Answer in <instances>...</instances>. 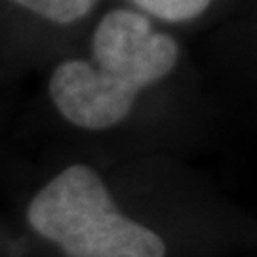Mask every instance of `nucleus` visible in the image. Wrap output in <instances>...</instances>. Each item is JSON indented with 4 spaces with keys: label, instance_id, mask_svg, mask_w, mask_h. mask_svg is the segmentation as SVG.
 Listing matches in <instances>:
<instances>
[{
    "label": "nucleus",
    "instance_id": "f257e3e1",
    "mask_svg": "<svg viewBox=\"0 0 257 257\" xmlns=\"http://www.w3.org/2000/svg\"><path fill=\"white\" fill-rule=\"evenodd\" d=\"M177 57L174 38L156 33L145 16L112 10L95 29L93 63H61L52 74L50 95L74 126L110 128L128 116L143 88L172 73Z\"/></svg>",
    "mask_w": 257,
    "mask_h": 257
},
{
    "label": "nucleus",
    "instance_id": "f03ea898",
    "mask_svg": "<svg viewBox=\"0 0 257 257\" xmlns=\"http://www.w3.org/2000/svg\"><path fill=\"white\" fill-rule=\"evenodd\" d=\"M31 227L69 257H164V240L128 219L92 168L63 170L33 198Z\"/></svg>",
    "mask_w": 257,
    "mask_h": 257
},
{
    "label": "nucleus",
    "instance_id": "7ed1b4c3",
    "mask_svg": "<svg viewBox=\"0 0 257 257\" xmlns=\"http://www.w3.org/2000/svg\"><path fill=\"white\" fill-rule=\"evenodd\" d=\"M23 8L55 23H73L93 8L95 0H16Z\"/></svg>",
    "mask_w": 257,
    "mask_h": 257
},
{
    "label": "nucleus",
    "instance_id": "20e7f679",
    "mask_svg": "<svg viewBox=\"0 0 257 257\" xmlns=\"http://www.w3.org/2000/svg\"><path fill=\"white\" fill-rule=\"evenodd\" d=\"M139 8L147 10L166 21H189L204 14L211 0H134Z\"/></svg>",
    "mask_w": 257,
    "mask_h": 257
}]
</instances>
